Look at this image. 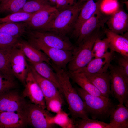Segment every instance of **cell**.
I'll list each match as a JSON object with an SVG mask.
<instances>
[{"label":"cell","instance_id":"e575fe53","mask_svg":"<svg viewBox=\"0 0 128 128\" xmlns=\"http://www.w3.org/2000/svg\"><path fill=\"white\" fill-rule=\"evenodd\" d=\"M19 38L0 33V50L15 46L19 41Z\"/></svg>","mask_w":128,"mask_h":128},{"label":"cell","instance_id":"277c9868","mask_svg":"<svg viewBox=\"0 0 128 128\" xmlns=\"http://www.w3.org/2000/svg\"><path fill=\"white\" fill-rule=\"evenodd\" d=\"M99 29L96 30L76 47L72 59L67 65V71H74L82 68L93 59L92 50L96 40L100 37Z\"/></svg>","mask_w":128,"mask_h":128},{"label":"cell","instance_id":"ffe728a7","mask_svg":"<svg viewBox=\"0 0 128 128\" xmlns=\"http://www.w3.org/2000/svg\"><path fill=\"white\" fill-rule=\"evenodd\" d=\"M16 46L22 51L27 61L34 63L44 62L51 65L52 63L50 59L44 53L28 42L19 40Z\"/></svg>","mask_w":128,"mask_h":128},{"label":"cell","instance_id":"f546056e","mask_svg":"<svg viewBox=\"0 0 128 128\" xmlns=\"http://www.w3.org/2000/svg\"><path fill=\"white\" fill-rule=\"evenodd\" d=\"M109 44L106 37L102 39L100 37L96 40L92 48V54L93 58L101 57L109 51Z\"/></svg>","mask_w":128,"mask_h":128},{"label":"cell","instance_id":"9a60e30c","mask_svg":"<svg viewBox=\"0 0 128 128\" xmlns=\"http://www.w3.org/2000/svg\"><path fill=\"white\" fill-rule=\"evenodd\" d=\"M104 32L109 42V48L114 52L120 55L128 57V33L121 35L114 33L108 29Z\"/></svg>","mask_w":128,"mask_h":128},{"label":"cell","instance_id":"7c38bea8","mask_svg":"<svg viewBox=\"0 0 128 128\" xmlns=\"http://www.w3.org/2000/svg\"><path fill=\"white\" fill-rule=\"evenodd\" d=\"M23 96L27 97L31 103L44 109L46 108L44 97L30 68L25 81Z\"/></svg>","mask_w":128,"mask_h":128},{"label":"cell","instance_id":"9c48e42d","mask_svg":"<svg viewBox=\"0 0 128 128\" xmlns=\"http://www.w3.org/2000/svg\"><path fill=\"white\" fill-rule=\"evenodd\" d=\"M59 11L55 7L48 4L35 13L27 21L24 22L29 30H42L54 18Z\"/></svg>","mask_w":128,"mask_h":128},{"label":"cell","instance_id":"d6986e66","mask_svg":"<svg viewBox=\"0 0 128 128\" xmlns=\"http://www.w3.org/2000/svg\"><path fill=\"white\" fill-rule=\"evenodd\" d=\"M27 125L26 114L14 112H0V128H22Z\"/></svg>","mask_w":128,"mask_h":128},{"label":"cell","instance_id":"74e56055","mask_svg":"<svg viewBox=\"0 0 128 128\" xmlns=\"http://www.w3.org/2000/svg\"><path fill=\"white\" fill-rule=\"evenodd\" d=\"M75 0H56V7L59 11L73 5Z\"/></svg>","mask_w":128,"mask_h":128},{"label":"cell","instance_id":"f35d334b","mask_svg":"<svg viewBox=\"0 0 128 128\" xmlns=\"http://www.w3.org/2000/svg\"><path fill=\"white\" fill-rule=\"evenodd\" d=\"M50 2L52 3L55 4L56 0H48Z\"/></svg>","mask_w":128,"mask_h":128},{"label":"cell","instance_id":"83f0119b","mask_svg":"<svg viewBox=\"0 0 128 128\" xmlns=\"http://www.w3.org/2000/svg\"><path fill=\"white\" fill-rule=\"evenodd\" d=\"M28 0H9L0 3V13L8 14L20 12Z\"/></svg>","mask_w":128,"mask_h":128},{"label":"cell","instance_id":"d4e9b609","mask_svg":"<svg viewBox=\"0 0 128 128\" xmlns=\"http://www.w3.org/2000/svg\"><path fill=\"white\" fill-rule=\"evenodd\" d=\"M24 23H6L0 24V33L19 38L26 32Z\"/></svg>","mask_w":128,"mask_h":128},{"label":"cell","instance_id":"3957f363","mask_svg":"<svg viewBox=\"0 0 128 128\" xmlns=\"http://www.w3.org/2000/svg\"><path fill=\"white\" fill-rule=\"evenodd\" d=\"M83 5L79 2L74 3L59 11L50 23L41 31L65 35L73 28Z\"/></svg>","mask_w":128,"mask_h":128},{"label":"cell","instance_id":"ab89813d","mask_svg":"<svg viewBox=\"0 0 128 128\" xmlns=\"http://www.w3.org/2000/svg\"><path fill=\"white\" fill-rule=\"evenodd\" d=\"M9 0H3L2 1H1L0 2H5L6 1H8Z\"/></svg>","mask_w":128,"mask_h":128},{"label":"cell","instance_id":"836d02e7","mask_svg":"<svg viewBox=\"0 0 128 128\" xmlns=\"http://www.w3.org/2000/svg\"><path fill=\"white\" fill-rule=\"evenodd\" d=\"M63 98L55 97L45 100L46 108L49 111L56 114L62 110Z\"/></svg>","mask_w":128,"mask_h":128},{"label":"cell","instance_id":"5b68a950","mask_svg":"<svg viewBox=\"0 0 128 128\" xmlns=\"http://www.w3.org/2000/svg\"><path fill=\"white\" fill-rule=\"evenodd\" d=\"M28 42L44 53L56 66L67 70V66L72 59L73 51L50 47L38 39L29 36H28Z\"/></svg>","mask_w":128,"mask_h":128},{"label":"cell","instance_id":"30bf717a","mask_svg":"<svg viewBox=\"0 0 128 128\" xmlns=\"http://www.w3.org/2000/svg\"><path fill=\"white\" fill-rule=\"evenodd\" d=\"M110 15L104 13L100 9L84 22L75 37L78 46L96 30L103 27Z\"/></svg>","mask_w":128,"mask_h":128},{"label":"cell","instance_id":"6da1fadb","mask_svg":"<svg viewBox=\"0 0 128 128\" xmlns=\"http://www.w3.org/2000/svg\"><path fill=\"white\" fill-rule=\"evenodd\" d=\"M51 66L56 72L60 87V91L65 98L73 119L89 118L84 102L72 86L67 70L61 68L52 63Z\"/></svg>","mask_w":128,"mask_h":128},{"label":"cell","instance_id":"4316f807","mask_svg":"<svg viewBox=\"0 0 128 128\" xmlns=\"http://www.w3.org/2000/svg\"><path fill=\"white\" fill-rule=\"evenodd\" d=\"M15 46L11 48L0 50V72L14 79L15 77L12 71L10 59L12 51Z\"/></svg>","mask_w":128,"mask_h":128},{"label":"cell","instance_id":"8fae6325","mask_svg":"<svg viewBox=\"0 0 128 128\" xmlns=\"http://www.w3.org/2000/svg\"><path fill=\"white\" fill-rule=\"evenodd\" d=\"M27 125L35 128H51L49 123L52 115L47 110L32 103H28L26 112Z\"/></svg>","mask_w":128,"mask_h":128},{"label":"cell","instance_id":"7402d4cb","mask_svg":"<svg viewBox=\"0 0 128 128\" xmlns=\"http://www.w3.org/2000/svg\"><path fill=\"white\" fill-rule=\"evenodd\" d=\"M68 72L70 79L88 93L103 98H108L101 94L99 91L89 81L83 73L68 71Z\"/></svg>","mask_w":128,"mask_h":128},{"label":"cell","instance_id":"8992f818","mask_svg":"<svg viewBox=\"0 0 128 128\" xmlns=\"http://www.w3.org/2000/svg\"><path fill=\"white\" fill-rule=\"evenodd\" d=\"M27 33L28 36L38 39L50 47L71 51H73L76 47L65 35L35 30H29Z\"/></svg>","mask_w":128,"mask_h":128},{"label":"cell","instance_id":"2e32d148","mask_svg":"<svg viewBox=\"0 0 128 128\" xmlns=\"http://www.w3.org/2000/svg\"><path fill=\"white\" fill-rule=\"evenodd\" d=\"M114 52L110 50L102 57L94 58L85 66L74 71L89 73L106 72L114 58Z\"/></svg>","mask_w":128,"mask_h":128},{"label":"cell","instance_id":"ac0fdd59","mask_svg":"<svg viewBox=\"0 0 128 128\" xmlns=\"http://www.w3.org/2000/svg\"><path fill=\"white\" fill-rule=\"evenodd\" d=\"M82 73L103 96L109 98L111 95L109 72L95 73Z\"/></svg>","mask_w":128,"mask_h":128},{"label":"cell","instance_id":"b9f144b4","mask_svg":"<svg viewBox=\"0 0 128 128\" xmlns=\"http://www.w3.org/2000/svg\"><path fill=\"white\" fill-rule=\"evenodd\" d=\"M82 0V1H84V0Z\"/></svg>","mask_w":128,"mask_h":128},{"label":"cell","instance_id":"d6a6232c","mask_svg":"<svg viewBox=\"0 0 128 128\" xmlns=\"http://www.w3.org/2000/svg\"><path fill=\"white\" fill-rule=\"evenodd\" d=\"M14 79L0 72V96L16 87Z\"/></svg>","mask_w":128,"mask_h":128},{"label":"cell","instance_id":"e0dca14e","mask_svg":"<svg viewBox=\"0 0 128 128\" xmlns=\"http://www.w3.org/2000/svg\"><path fill=\"white\" fill-rule=\"evenodd\" d=\"M101 1L95 2L93 0H88L83 4L73 28V35L75 37L82 24L100 9Z\"/></svg>","mask_w":128,"mask_h":128},{"label":"cell","instance_id":"8d00e7d4","mask_svg":"<svg viewBox=\"0 0 128 128\" xmlns=\"http://www.w3.org/2000/svg\"><path fill=\"white\" fill-rule=\"evenodd\" d=\"M120 56L117 60V65L116 66L128 83V57Z\"/></svg>","mask_w":128,"mask_h":128},{"label":"cell","instance_id":"d590c367","mask_svg":"<svg viewBox=\"0 0 128 128\" xmlns=\"http://www.w3.org/2000/svg\"><path fill=\"white\" fill-rule=\"evenodd\" d=\"M119 7L117 0H103L100 3V9L104 13L110 15Z\"/></svg>","mask_w":128,"mask_h":128},{"label":"cell","instance_id":"484cf974","mask_svg":"<svg viewBox=\"0 0 128 128\" xmlns=\"http://www.w3.org/2000/svg\"><path fill=\"white\" fill-rule=\"evenodd\" d=\"M75 120L70 118L68 114L62 110L55 116H50L49 123L51 125L56 124L62 128H75Z\"/></svg>","mask_w":128,"mask_h":128},{"label":"cell","instance_id":"cb8c5ba5","mask_svg":"<svg viewBox=\"0 0 128 128\" xmlns=\"http://www.w3.org/2000/svg\"><path fill=\"white\" fill-rule=\"evenodd\" d=\"M28 62L37 73L52 82L60 91V87L56 74L50 65L44 62L37 63Z\"/></svg>","mask_w":128,"mask_h":128},{"label":"cell","instance_id":"603a6c76","mask_svg":"<svg viewBox=\"0 0 128 128\" xmlns=\"http://www.w3.org/2000/svg\"><path fill=\"white\" fill-rule=\"evenodd\" d=\"M110 123L114 128H128V108L119 103L111 114Z\"/></svg>","mask_w":128,"mask_h":128},{"label":"cell","instance_id":"52a82bcc","mask_svg":"<svg viewBox=\"0 0 128 128\" xmlns=\"http://www.w3.org/2000/svg\"><path fill=\"white\" fill-rule=\"evenodd\" d=\"M109 69L110 79L111 94L119 103L124 104L128 108V83L116 66L110 65Z\"/></svg>","mask_w":128,"mask_h":128},{"label":"cell","instance_id":"f1b7e54d","mask_svg":"<svg viewBox=\"0 0 128 128\" xmlns=\"http://www.w3.org/2000/svg\"><path fill=\"white\" fill-rule=\"evenodd\" d=\"M75 126L76 128H114L110 123L89 118L75 120Z\"/></svg>","mask_w":128,"mask_h":128},{"label":"cell","instance_id":"4fadbf2b","mask_svg":"<svg viewBox=\"0 0 128 128\" xmlns=\"http://www.w3.org/2000/svg\"><path fill=\"white\" fill-rule=\"evenodd\" d=\"M10 64L14 76L24 85L29 70V65L28 64L23 52L16 45L12 51Z\"/></svg>","mask_w":128,"mask_h":128},{"label":"cell","instance_id":"60d3db41","mask_svg":"<svg viewBox=\"0 0 128 128\" xmlns=\"http://www.w3.org/2000/svg\"><path fill=\"white\" fill-rule=\"evenodd\" d=\"M3 0H0V3Z\"/></svg>","mask_w":128,"mask_h":128},{"label":"cell","instance_id":"7a4b0ae2","mask_svg":"<svg viewBox=\"0 0 128 128\" xmlns=\"http://www.w3.org/2000/svg\"><path fill=\"white\" fill-rule=\"evenodd\" d=\"M83 101L87 112L92 119L104 121L108 119L116 105L110 98L92 95L81 87H75Z\"/></svg>","mask_w":128,"mask_h":128},{"label":"cell","instance_id":"ba28073f","mask_svg":"<svg viewBox=\"0 0 128 128\" xmlns=\"http://www.w3.org/2000/svg\"><path fill=\"white\" fill-rule=\"evenodd\" d=\"M24 97L12 90L0 96V112H14L26 114L28 103Z\"/></svg>","mask_w":128,"mask_h":128},{"label":"cell","instance_id":"44dd1931","mask_svg":"<svg viewBox=\"0 0 128 128\" xmlns=\"http://www.w3.org/2000/svg\"><path fill=\"white\" fill-rule=\"evenodd\" d=\"M29 66L34 78L42 90L45 100L55 97L63 98L58 88L52 82L39 75L30 64Z\"/></svg>","mask_w":128,"mask_h":128},{"label":"cell","instance_id":"1f68e13d","mask_svg":"<svg viewBox=\"0 0 128 128\" xmlns=\"http://www.w3.org/2000/svg\"><path fill=\"white\" fill-rule=\"evenodd\" d=\"M48 4L46 0H28L20 12L34 13L41 10Z\"/></svg>","mask_w":128,"mask_h":128},{"label":"cell","instance_id":"5bb4252c","mask_svg":"<svg viewBox=\"0 0 128 128\" xmlns=\"http://www.w3.org/2000/svg\"><path fill=\"white\" fill-rule=\"evenodd\" d=\"M106 23L110 31L119 34L123 35L128 31V15L119 7L110 15Z\"/></svg>","mask_w":128,"mask_h":128},{"label":"cell","instance_id":"4dcf8cb0","mask_svg":"<svg viewBox=\"0 0 128 128\" xmlns=\"http://www.w3.org/2000/svg\"><path fill=\"white\" fill-rule=\"evenodd\" d=\"M34 13L19 12L9 14L5 17L0 18V24L25 22L28 21Z\"/></svg>","mask_w":128,"mask_h":128}]
</instances>
